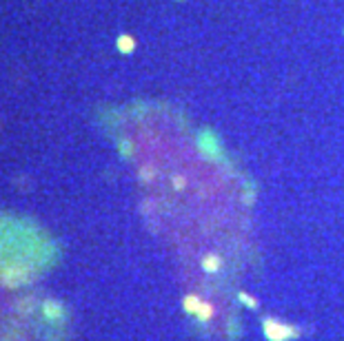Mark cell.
Returning <instances> with one entry per match:
<instances>
[{"mask_svg":"<svg viewBox=\"0 0 344 341\" xmlns=\"http://www.w3.org/2000/svg\"><path fill=\"white\" fill-rule=\"evenodd\" d=\"M133 47H135V42H133V38H131V36H120V38H118V49H120L122 53H131Z\"/></svg>","mask_w":344,"mask_h":341,"instance_id":"cell-1","label":"cell"}]
</instances>
